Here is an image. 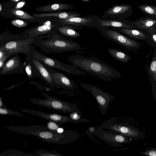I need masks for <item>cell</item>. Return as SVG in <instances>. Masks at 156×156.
<instances>
[{
  "instance_id": "5",
  "label": "cell",
  "mask_w": 156,
  "mask_h": 156,
  "mask_svg": "<svg viewBox=\"0 0 156 156\" xmlns=\"http://www.w3.org/2000/svg\"><path fill=\"white\" fill-rule=\"evenodd\" d=\"M45 99L38 98L31 99L30 102L32 104L45 107L64 113H80L79 110L75 105L70 102L57 99L42 92Z\"/></svg>"
},
{
  "instance_id": "2",
  "label": "cell",
  "mask_w": 156,
  "mask_h": 156,
  "mask_svg": "<svg viewBox=\"0 0 156 156\" xmlns=\"http://www.w3.org/2000/svg\"><path fill=\"white\" fill-rule=\"evenodd\" d=\"M5 127L14 132L35 136L45 142L58 144L62 145L70 143L77 139V134L75 132L70 130L59 133L50 130L47 126H10Z\"/></svg>"
},
{
  "instance_id": "41",
  "label": "cell",
  "mask_w": 156,
  "mask_h": 156,
  "mask_svg": "<svg viewBox=\"0 0 156 156\" xmlns=\"http://www.w3.org/2000/svg\"><path fill=\"white\" fill-rule=\"evenodd\" d=\"M153 38L154 41H156V34H154L153 35Z\"/></svg>"
},
{
  "instance_id": "32",
  "label": "cell",
  "mask_w": 156,
  "mask_h": 156,
  "mask_svg": "<svg viewBox=\"0 0 156 156\" xmlns=\"http://www.w3.org/2000/svg\"><path fill=\"white\" fill-rule=\"evenodd\" d=\"M12 55L5 54L3 51L0 50V69L1 68L7 59Z\"/></svg>"
},
{
  "instance_id": "14",
  "label": "cell",
  "mask_w": 156,
  "mask_h": 156,
  "mask_svg": "<svg viewBox=\"0 0 156 156\" xmlns=\"http://www.w3.org/2000/svg\"><path fill=\"white\" fill-rule=\"evenodd\" d=\"M46 66L55 83L57 85L58 88H62L71 90H74L76 85L73 80L64 74L58 72L47 66Z\"/></svg>"
},
{
  "instance_id": "25",
  "label": "cell",
  "mask_w": 156,
  "mask_h": 156,
  "mask_svg": "<svg viewBox=\"0 0 156 156\" xmlns=\"http://www.w3.org/2000/svg\"><path fill=\"white\" fill-rule=\"evenodd\" d=\"M24 65L25 67V72L27 74L29 80L34 78L37 76L36 70L30 59L27 56H26V59Z\"/></svg>"
},
{
  "instance_id": "38",
  "label": "cell",
  "mask_w": 156,
  "mask_h": 156,
  "mask_svg": "<svg viewBox=\"0 0 156 156\" xmlns=\"http://www.w3.org/2000/svg\"><path fill=\"white\" fill-rule=\"evenodd\" d=\"M24 5V3L23 2H20L17 5V7L18 8H20L22 7Z\"/></svg>"
},
{
  "instance_id": "31",
  "label": "cell",
  "mask_w": 156,
  "mask_h": 156,
  "mask_svg": "<svg viewBox=\"0 0 156 156\" xmlns=\"http://www.w3.org/2000/svg\"><path fill=\"white\" fill-rule=\"evenodd\" d=\"M139 153L140 154L146 156H156V148H148L144 151H139Z\"/></svg>"
},
{
  "instance_id": "1",
  "label": "cell",
  "mask_w": 156,
  "mask_h": 156,
  "mask_svg": "<svg viewBox=\"0 0 156 156\" xmlns=\"http://www.w3.org/2000/svg\"><path fill=\"white\" fill-rule=\"evenodd\" d=\"M68 60L72 65L104 80L111 81L121 77L116 69L96 58L75 54L70 56Z\"/></svg>"
},
{
  "instance_id": "37",
  "label": "cell",
  "mask_w": 156,
  "mask_h": 156,
  "mask_svg": "<svg viewBox=\"0 0 156 156\" xmlns=\"http://www.w3.org/2000/svg\"><path fill=\"white\" fill-rule=\"evenodd\" d=\"M64 130L63 129L61 128V127L58 128L57 129V131L59 133H63V132H64Z\"/></svg>"
},
{
  "instance_id": "22",
  "label": "cell",
  "mask_w": 156,
  "mask_h": 156,
  "mask_svg": "<svg viewBox=\"0 0 156 156\" xmlns=\"http://www.w3.org/2000/svg\"><path fill=\"white\" fill-rule=\"evenodd\" d=\"M107 51L112 57L120 62H127L131 59L127 55L119 50L109 48Z\"/></svg>"
},
{
  "instance_id": "19",
  "label": "cell",
  "mask_w": 156,
  "mask_h": 156,
  "mask_svg": "<svg viewBox=\"0 0 156 156\" xmlns=\"http://www.w3.org/2000/svg\"><path fill=\"white\" fill-rule=\"evenodd\" d=\"M33 15L38 17L53 16L58 17L61 19H65L73 17H78L80 16V14L78 13L74 12H62L52 13L34 14Z\"/></svg>"
},
{
  "instance_id": "6",
  "label": "cell",
  "mask_w": 156,
  "mask_h": 156,
  "mask_svg": "<svg viewBox=\"0 0 156 156\" xmlns=\"http://www.w3.org/2000/svg\"><path fill=\"white\" fill-rule=\"evenodd\" d=\"M100 127L135 140L142 138L143 134L142 132L134 126L127 124L115 122L113 118L104 122Z\"/></svg>"
},
{
  "instance_id": "36",
  "label": "cell",
  "mask_w": 156,
  "mask_h": 156,
  "mask_svg": "<svg viewBox=\"0 0 156 156\" xmlns=\"http://www.w3.org/2000/svg\"><path fill=\"white\" fill-rule=\"evenodd\" d=\"M95 128L94 127H91L89 128L88 130L89 132L92 134L94 132L95 130Z\"/></svg>"
},
{
  "instance_id": "17",
  "label": "cell",
  "mask_w": 156,
  "mask_h": 156,
  "mask_svg": "<svg viewBox=\"0 0 156 156\" xmlns=\"http://www.w3.org/2000/svg\"><path fill=\"white\" fill-rule=\"evenodd\" d=\"M108 27L132 28L134 27L124 23L114 20H101L98 21L97 27L99 30Z\"/></svg>"
},
{
  "instance_id": "33",
  "label": "cell",
  "mask_w": 156,
  "mask_h": 156,
  "mask_svg": "<svg viewBox=\"0 0 156 156\" xmlns=\"http://www.w3.org/2000/svg\"><path fill=\"white\" fill-rule=\"evenodd\" d=\"M59 125L55 122L49 121L46 124V126L50 130L57 131V129L61 127Z\"/></svg>"
},
{
  "instance_id": "4",
  "label": "cell",
  "mask_w": 156,
  "mask_h": 156,
  "mask_svg": "<svg viewBox=\"0 0 156 156\" xmlns=\"http://www.w3.org/2000/svg\"><path fill=\"white\" fill-rule=\"evenodd\" d=\"M30 52L34 58L50 67L59 70L69 74L79 75L85 74V72L79 69L78 68L73 65L65 64L56 59L48 56L35 49L33 46Z\"/></svg>"
},
{
  "instance_id": "27",
  "label": "cell",
  "mask_w": 156,
  "mask_h": 156,
  "mask_svg": "<svg viewBox=\"0 0 156 156\" xmlns=\"http://www.w3.org/2000/svg\"><path fill=\"white\" fill-rule=\"evenodd\" d=\"M0 115H13L24 117V116L19 112L13 111L8 108L5 105L0 107Z\"/></svg>"
},
{
  "instance_id": "21",
  "label": "cell",
  "mask_w": 156,
  "mask_h": 156,
  "mask_svg": "<svg viewBox=\"0 0 156 156\" xmlns=\"http://www.w3.org/2000/svg\"><path fill=\"white\" fill-rule=\"evenodd\" d=\"M116 30L130 37L137 39H143L146 36L142 32L137 30L130 28H114Z\"/></svg>"
},
{
  "instance_id": "16",
  "label": "cell",
  "mask_w": 156,
  "mask_h": 156,
  "mask_svg": "<svg viewBox=\"0 0 156 156\" xmlns=\"http://www.w3.org/2000/svg\"><path fill=\"white\" fill-rule=\"evenodd\" d=\"M132 6L128 5H116L109 9L104 13L105 15L111 17H115L116 16L120 17L126 18L132 14Z\"/></svg>"
},
{
  "instance_id": "20",
  "label": "cell",
  "mask_w": 156,
  "mask_h": 156,
  "mask_svg": "<svg viewBox=\"0 0 156 156\" xmlns=\"http://www.w3.org/2000/svg\"><path fill=\"white\" fill-rule=\"evenodd\" d=\"M73 6L72 5L65 4H54L41 7H38L36 9V11L47 12L61 11L72 9L73 8Z\"/></svg>"
},
{
  "instance_id": "24",
  "label": "cell",
  "mask_w": 156,
  "mask_h": 156,
  "mask_svg": "<svg viewBox=\"0 0 156 156\" xmlns=\"http://www.w3.org/2000/svg\"><path fill=\"white\" fill-rule=\"evenodd\" d=\"M28 38L23 35H12L7 34L0 35V46L11 41L24 39Z\"/></svg>"
},
{
  "instance_id": "45",
  "label": "cell",
  "mask_w": 156,
  "mask_h": 156,
  "mask_svg": "<svg viewBox=\"0 0 156 156\" xmlns=\"http://www.w3.org/2000/svg\"><path fill=\"white\" fill-rule=\"evenodd\" d=\"M154 0V1H155V2H156V0Z\"/></svg>"
},
{
  "instance_id": "12",
  "label": "cell",
  "mask_w": 156,
  "mask_h": 156,
  "mask_svg": "<svg viewBox=\"0 0 156 156\" xmlns=\"http://www.w3.org/2000/svg\"><path fill=\"white\" fill-rule=\"evenodd\" d=\"M25 71L24 64L18 54L13 55L6 61L0 69V75H8L14 73L23 74Z\"/></svg>"
},
{
  "instance_id": "46",
  "label": "cell",
  "mask_w": 156,
  "mask_h": 156,
  "mask_svg": "<svg viewBox=\"0 0 156 156\" xmlns=\"http://www.w3.org/2000/svg\"></svg>"
},
{
  "instance_id": "23",
  "label": "cell",
  "mask_w": 156,
  "mask_h": 156,
  "mask_svg": "<svg viewBox=\"0 0 156 156\" xmlns=\"http://www.w3.org/2000/svg\"><path fill=\"white\" fill-rule=\"evenodd\" d=\"M156 24V19L150 18H141L134 24L140 28L147 29Z\"/></svg>"
},
{
  "instance_id": "18",
  "label": "cell",
  "mask_w": 156,
  "mask_h": 156,
  "mask_svg": "<svg viewBox=\"0 0 156 156\" xmlns=\"http://www.w3.org/2000/svg\"><path fill=\"white\" fill-rule=\"evenodd\" d=\"M74 27L65 25L57 27L56 30L62 35L70 38H76L79 37L81 35Z\"/></svg>"
},
{
  "instance_id": "40",
  "label": "cell",
  "mask_w": 156,
  "mask_h": 156,
  "mask_svg": "<svg viewBox=\"0 0 156 156\" xmlns=\"http://www.w3.org/2000/svg\"><path fill=\"white\" fill-rule=\"evenodd\" d=\"M153 96L154 99L156 102V89L155 91L153 93Z\"/></svg>"
},
{
  "instance_id": "39",
  "label": "cell",
  "mask_w": 156,
  "mask_h": 156,
  "mask_svg": "<svg viewBox=\"0 0 156 156\" xmlns=\"http://www.w3.org/2000/svg\"><path fill=\"white\" fill-rule=\"evenodd\" d=\"M5 105H4L2 101V100L1 98H0V107H2L4 106Z\"/></svg>"
},
{
  "instance_id": "10",
  "label": "cell",
  "mask_w": 156,
  "mask_h": 156,
  "mask_svg": "<svg viewBox=\"0 0 156 156\" xmlns=\"http://www.w3.org/2000/svg\"><path fill=\"white\" fill-rule=\"evenodd\" d=\"M99 30L101 34L108 39L128 49L131 50L137 46V44L135 41L116 30L105 28Z\"/></svg>"
},
{
  "instance_id": "34",
  "label": "cell",
  "mask_w": 156,
  "mask_h": 156,
  "mask_svg": "<svg viewBox=\"0 0 156 156\" xmlns=\"http://www.w3.org/2000/svg\"><path fill=\"white\" fill-rule=\"evenodd\" d=\"M11 23L14 25L19 27H24L27 25L25 22L19 20H14L12 21Z\"/></svg>"
},
{
  "instance_id": "42",
  "label": "cell",
  "mask_w": 156,
  "mask_h": 156,
  "mask_svg": "<svg viewBox=\"0 0 156 156\" xmlns=\"http://www.w3.org/2000/svg\"><path fill=\"white\" fill-rule=\"evenodd\" d=\"M0 11H1V10H2V6H1V5H0Z\"/></svg>"
},
{
  "instance_id": "7",
  "label": "cell",
  "mask_w": 156,
  "mask_h": 156,
  "mask_svg": "<svg viewBox=\"0 0 156 156\" xmlns=\"http://www.w3.org/2000/svg\"><path fill=\"white\" fill-rule=\"evenodd\" d=\"M80 85L93 95L96 100L102 114L105 115L108 109L110 103L114 98V96L92 85L81 83Z\"/></svg>"
},
{
  "instance_id": "3",
  "label": "cell",
  "mask_w": 156,
  "mask_h": 156,
  "mask_svg": "<svg viewBox=\"0 0 156 156\" xmlns=\"http://www.w3.org/2000/svg\"><path fill=\"white\" fill-rule=\"evenodd\" d=\"M55 30L47 35L35 37L32 45L38 47L46 53H61L84 49L80 44Z\"/></svg>"
},
{
  "instance_id": "13",
  "label": "cell",
  "mask_w": 156,
  "mask_h": 156,
  "mask_svg": "<svg viewBox=\"0 0 156 156\" xmlns=\"http://www.w3.org/2000/svg\"><path fill=\"white\" fill-rule=\"evenodd\" d=\"M20 110L22 112L28 113L49 121L55 122L59 125H61L68 122L77 123L70 117L56 113H47L41 111L27 109H20Z\"/></svg>"
},
{
  "instance_id": "8",
  "label": "cell",
  "mask_w": 156,
  "mask_h": 156,
  "mask_svg": "<svg viewBox=\"0 0 156 156\" xmlns=\"http://www.w3.org/2000/svg\"><path fill=\"white\" fill-rule=\"evenodd\" d=\"M35 38L28 37L9 42L0 46V50L12 56L20 53H23L25 55L31 51L33 46L32 43Z\"/></svg>"
},
{
  "instance_id": "35",
  "label": "cell",
  "mask_w": 156,
  "mask_h": 156,
  "mask_svg": "<svg viewBox=\"0 0 156 156\" xmlns=\"http://www.w3.org/2000/svg\"><path fill=\"white\" fill-rule=\"evenodd\" d=\"M156 68V61H153L150 66V70L152 72H154Z\"/></svg>"
},
{
  "instance_id": "29",
  "label": "cell",
  "mask_w": 156,
  "mask_h": 156,
  "mask_svg": "<svg viewBox=\"0 0 156 156\" xmlns=\"http://www.w3.org/2000/svg\"><path fill=\"white\" fill-rule=\"evenodd\" d=\"M10 12L14 15L22 19L28 20H33L34 19L33 17L27 13L20 10L12 9Z\"/></svg>"
},
{
  "instance_id": "43",
  "label": "cell",
  "mask_w": 156,
  "mask_h": 156,
  "mask_svg": "<svg viewBox=\"0 0 156 156\" xmlns=\"http://www.w3.org/2000/svg\"><path fill=\"white\" fill-rule=\"evenodd\" d=\"M155 75H156V69H155Z\"/></svg>"
},
{
  "instance_id": "15",
  "label": "cell",
  "mask_w": 156,
  "mask_h": 156,
  "mask_svg": "<svg viewBox=\"0 0 156 156\" xmlns=\"http://www.w3.org/2000/svg\"><path fill=\"white\" fill-rule=\"evenodd\" d=\"M60 22L62 24L73 26L77 28H81L83 26L97 28L98 25V21H95L93 18L78 16L61 19Z\"/></svg>"
},
{
  "instance_id": "44",
  "label": "cell",
  "mask_w": 156,
  "mask_h": 156,
  "mask_svg": "<svg viewBox=\"0 0 156 156\" xmlns=\"http://www.w3.org/2000/svg\"><path fill=\"white\" fill-rule=\"evenodd\" d=\"M15 1H18L19 0H15Z\"/></svg>"
},
{
  "instance_id": "28",
  "label": "cell",
  "mask_w": 156,
  "mask_h": 156,
  "mask_svg": "<svg viewBox=\"0 0 156 156\" xmlns=\"http://www.w3.org/2000/svg\"><path fill=\"white\" fill-rule=\"evenodd\" d=\"M36 156L35 155L24 153L20 151L15 150H9L3 152L0 154V156Z\"/></svg>"
},
{
  "instance_id": "9",
  "label": "cell",
  "mask_w": 156,
  "mask_h": 156,
  "mask_svg": "<svg viewBox=\"0 0 156 156\" xmlns=\"http://www.w3.org/2000/svg\"><path fill=\"white\" fill-rule=\"evenodd\" d=\"M91 134L96 136L111 145L115 147H122V144H129L133 139L118 133L112 131L105 130L100 127L95 128Z\"/></svg>"
},
{
  "instance_id": "11",
  "label": "cell",
  "mask_w": 156,
  "mask_h": 156,
  "mask_svg": "<svg viewBox=\"0 0 156 156\" xmlns=\"http://www.w3.org/2000/svg\"><path fill=\"white\" fill-rule=\"evenodd\" d=\"M25 55L28 57L30 60L36 70L37 76L42 79L51 87H55L58 88L57 85L55 83L45 65L34 58L30 52Z\"/></svg>"
},
{
  "instance_id": "26",
  "label": "cell",
  "mask_w": 156,
  "mask_h": 156,
  "mask_svg": "<svg viewBox=\"0 0 156 156\" xmlns=\"http://www.w3.org/2000/svg\"><path fill=\"white\" fill-rule=\"evenodd\" d=\"M137 8L145 14L154 17L156 16V6L146 4L137 6Z\"/></svg>"
},
{
  "instance_id": "30",
  "label": "cell",
  "mask_w": 156,
  "mask_h": 156,
  "mask_svg": "<svg viewBox=\"0 0 156 156\" xmlns=\"http://www.w3.org/2000/svg\"><path fill=\"white\" fill-rule=\"evenodd\" d=\"M36 156H62V155L56 152H52L41 149L36 151Z\"/></svg>"
}]
</instances>
